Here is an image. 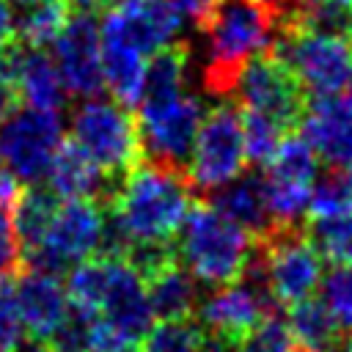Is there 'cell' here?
I'll list each match as a JSON object with an SVG mask.
<instances>
[{
  "instance_id": "1",
  "label": "cell",
  "mask_w": 352,
  "mask_h": 352,
  "mask_svg": "<svg viewBox=\"0 0 352 352\" xmlns=\"http://www.w3.org/2000/svg\"><path fill=\"white\" fill-rule=\"evenodd\" d=\"M190 206L192 187L182 168L151 160L135 162L124 176H118L104 206L99 253L126 256L132 248L173 245Z\"/></svg>"
},
{
  "instance_id": "2",
  "label": "cell",
  "mask_w": 352,
  "mask_h": 352,
  "mask_svg": "<svg viewBox=\"0 0 352 352\" xmlns=\"http://www.w3.org/2000/svg\"><path fill=\"white\" fill-rule=\"evenodd\" d=\"M66 272L69 275L63 286L69 294V305L96 314L135 344H140V338L157 322L148 302L146 278L126 256L96 253L69 267Z\"/></svg>"
},
{
  "instance_id": "3",
  "label": "cell",
  "mask_w": 352,
  "mask_h": 352,
  "mask_svg": "<svg viewBox=\"0 0 352 352\" xmlns=\"http://www.w3.org/2000/svg\"><path fill=\"white\" fill-rule=\"evenodd\" d=\"M256 248L258 239L212 204L190 206L173 245L182 267L209 289L242 278Z\"/></svg>"
},
{
  "instance_id": "4",
  "label": "cell",
  "mask_w": 352,
  "mask_h": 352,
  "mask_svg": "<svg viewBox=\"0 0 352 352\" xmlns=\"http://www.w3.org/2000/svg\"><path fill=\"white\" fill-rule=\"evenodd\" d=\"M204 88L228 96L236 72L258 52H267L278 33V16L250 0H223L206 28Z\"/></svg>"
},
{
  "instance_id": "5",
  "label": "cell",
  "mask_w": 352,
  "mask_h": 352,
  "mask_svg": "<svg viewBox=\"0 0 352 352\" xmlns=\"http://www.w3.org/2000/svg\"><path fill=\"white\" fill-rule=\"evenodd\" d=\"M69 140L113 179L124 176L143 157L138 121L129 107L99 94L80 99L69 113Z\"/></svg>"
},
{
  "instance_id": "6",
  "label": "cell",
  "mask_w": 352,
  "mask_h": 352,
  "mask_svg": "<svg viewBox=\"0 0 352 352\" xmlns=\"http://www.w3.org/2000/svg\"><path fill=\"white\" fill-rule=\"evenodd\" d=\"M242 143V110L231 102H217L204 110L192 148L184 162V176L192 190L212 192L245 170Z\"/></svg>"
},
{
  "instance_id": "7",
  "label": "cell",
  "mask_w": 352,
  "mask_h": 352,
  "mask_svg": "<svg viewBox=\"0 0 352 352\" xmlns=\"http://www.w3.org/2000/svg\"><path fill=\"white\" fill-rule=\"evenodd\" d=\"M253 267L275 305H294L311 297L322 280V256L297 226L264 234L256 248Z\"/></svg>"
},
{
  "instance_id": "8",
  "label": "cell",
  "mask_w": 352,
  "mask_h": 352,
  "mask_svg": "<svg viewBox=\"0 0 352 352\" xmlns=\"http://www.w3.org/2000/svg\"><path fill=\"white\" fill-rule=\"evenodd\" d=\"M66 126L58 110L16 104L0 118V165L25 187L41 184L47 168L66 140Z\"/></svg>"
},
{
  "instance_id": "9",
  "label": "cell",
  "mask_w": 352,
  "mask_h": 352,
  "mask_svg": "<svg viewBox=\"0 0 352 352\" xmlns=\"http://www.w3.org/2000/svg\"><path fill=\"white\" fill-rule=\"evenodd\" d=\"M104 206L96 201H58L41 239L25 253V264L47 272H66L69 267L102 250Z\"/></svg>"
},
{
  "instance_id": "10",
  "label": "cell",
  "mask_w": 352,
  "mask_h": 352,
  "mask_svg": "<svg viewBox=\"0 0 352 352\" xmlns=\"http://www.w3.org/2000/svg\"><path fill=\"white\" fill-rule=\"evenodd\" d=\"M311 96H336L352 69V41L333 33L278 25L270 47Z\"/></svg>"
},
{
  "instance_id": "11",
  "label": "cell",
  "mask_w": 352,
  "mask_h": 352,
  "mask_svg": "<svg viewBox=\"0 0 352 352\" xmlns=\"http://www.w3.org/2000/svg\"><path fill=\"white\" fill-rule=\"evenodd\" d=\"M261 184L275 228L297 226L308 214L311 187L319 176V157L302 135H286L261 165Z\"/></svg>"
},
{
  "instance_id": "12",
  "label": "cell",
  "mask_w": 352,
  "mask_h": 352,
  "mask_svg": "<svg viewBox=\"0 0 352 352\" xmlns=\"http://www.w3.org/2000/svg\"><path fill=\"white\" fill-rule=\"evenodd\" d=\"M228 94L242 102V110L267 116L286 129L300 121L308 102V94L302 91L300 80L272 50L253 55L236 72Z\"/></svg>"
},
{
  "instance_id": "13",
  "label": "cell",
  "mask_w": 352,
  "mask_h": 352,
  "mask_svg": "<svg viewBox=\"0 0 352 352\" xmlns=\"http://www.w3.org/2000/svg\"><path fill=\"white\" fill-rule=\"evenodd\" d=\"M184 19L170 0H116L99 22V41L140 58L182 38Z\"/></svg>"
},
{
  "instance_id": "14",
  "label": "cell",
  "mask_w": 352,
  "mask_h": 352,
  "mask_svg": "<svg viewBox=\"0 0 352 352\" xmlns=\"http://www.w3.org/2000/svg\"><path fill=\"white\" fill-rule=\"evenodd\" d=\"M195 308H198L201 330L212 333V338H220L226 344H236L261 319L272 316L275 300L270 297L258 270L250 261V267L242 278L214 286Z\"/></svg>"
},
{
  "instance_id": "15",
  "label": "cell",
  "mask_w": 352,
  "mask_h": 352,
  "mask_svg": "<svg viewBox=\"0 0 352 352\" xmlns=\"http://www.w3.org/2000/svg\"><path fill=\"white\" fill-rule=\"evenodd\" d=\"M204 118V104L192 91H184L168 102L138 104V135L140 151L151 162L182 168L192 148L198 124Z\"/></svg>"
},
{
  "instance_id": "16",
  "label": "cell",
  "mask_w": 352,
  "mask_h": 352,
  "mask_svg": "<svg viewBox=\"0 0 352 352\" xmlns=\"http://www.w3.org/2000/svg\"><path fill=\"white\" fill-rule=\"evenodd\" d=\"M52 60L66 88V96H96L104 88L102 80V44H99V22L94 14L74 11L66 25L55 36Z\"/></svg>"
},
{
  "instance_id": "17",
  "label": "cell",
  "mask_w": 352,
  "mask_h": 352,
  "mask_svg": "<svg viewBox=\"0 0 352 352\" xmlns=\"http://www.w3.org/2000/svg\"><path fill=\"white\" fill-rule=\"evenodd\" d=\"M11 280H14V300H16L25 333L47 341L69 314V294L63 280L55 272L36 270V267L19 270Z\"/></svg>"
},
{
  "instance_id": "18",
  "label": "cell",
  "mask_w": 352,
  "mask_h": 352,
  "mask_svg": "<svg viewBox=\"0 0 352 352\" xmlns=\"http://www.w3.org/2000/svg\"><path fill=\"white\" fill-rule=\"evenodd\" d=\"M297 124L319 162L352 170V107L338 96H314Z\"/></svg>"
},
{
  "instance_id": "19",
  "label": "cell",
  "mask_w": 352,
  "mask_h": 352,
  "mask_svg": "<svg viewBox=\"0 0 352 352\" xmlns=\"http://www.w3.org/2000/svg\"><path fill=\"white\" fill-rule=\"evenodd\" d=\"M116 182L118 179L107 176L72 140H63L58 146L41 184L60 201H96V204L107 206V201L116 190Z\"/></svg>"
},
{
  "instance_id": "20",
  "label": "cell",
  "mask_w": 352,
  "mask_h": 352,
  "mask_svg": "<svg viewBox=\"0 0 352 352\" xmlns=\"http://www.w3.org/2000/svg\"><path fill=\"white\" fill-rule=\"evenodd\" d=\"M11 80L16 88V99L30 107L58 110L66 104V88L55 69V60L41 47H28L22 41H11Z\"/></svg>"
},
{
  "instance_id": "21",
  "label": "cell",
  "mask_w": 352,
  "mask_h": 352,
  "mask_svg": "<svg viewBox=\"0 0 352 352\" xmlns=\"http://www.w3.org/2000/svg\"><path fill=\"white\" fill-rule=\"evenodd\" d=\"M209 204L217 206L236 226L250 231L256 239H261L264 234H270L275 228L272 217H270V209H267L261 173H239L228 184L212 190V201Z\"/></svg>"
},
{
  "instance_id": "22",
  "label": "cell",
  "mask_w": 352,
  "mask_h": 352,
  "mask_svg": "<svg viewBox=\"0 0 352 352\" xmlns=\"http://www.w3.org/2000/svg\"><path fill=\"white\" fill-rule=\"evenodd\" d=\"M146 292L154 319H184L195 314L198 280L179 264V258L146 275Z\"/></svg>"
},
{
  "instance_id": "23",
  "label": "cell",
  "mask_w": 352,
  "mask_h": 352,
  "mask_svg": "<svg viewBox=\"0 0 352 352\" xmlns=\"http://www.w3.org/2000/svg\"><path fill=\"white\" fill-rule=\"evenodd\" d=\"M286 327L300 352H333L344 338V333H341L338 322L333 319V314L327 311V305L322 300H316L314 294L289 305Z\"/></svg>"
},
{
  "instance_id": "24",
  "label": "cell",
  "mask_w": 352,
  "mask_h": 352,
  "mask_svg": "<svg viewBox=\"0 0 352 352\" xmlns=\"http://www.w3.org/2000/svg\"><path fill=\"white\" fill-rule=\"evenodd\" d=\"M58 201L60 198H55L44 184H28L22 190V195L14 201L11 220H14V228H16V236H19L25 253L41 239Z\"/></svg>"
},
{
  "instance_id": "25",
  "label": "cell",
  "mask_w": 352,
  "mask_h": 352,
  "mask_svg": "<svg viewBox=\"0 0 352 352\" xmlns=\"http://www.w3.org/2000/svg\"><path fill=\"white\" fill-rule=\"evenodd\" d=\"M72 8L66 0H47V3H36L28 8H19L16 16V41L28 44V47H41L47 50L55 36L60 33V28L66 25Z\"/></svg>"
},
{
  "instance_id": "26",
  "label": "cell",
  "mask_w": 352,
  "mask_h": 352,
  "mask_svg": "<svg viewBox=\"0 0 352 352\" xmlns=\"http://www.w3.org/2000/svg\"><path fill=\"white\" fill-rule=\"evenodd\" d=\"M204 341L201 324L192 322V316L184 319H157V324L148 327V333L140 338L135 352H195Z\"/></svg>"
},
{
  "instance_id": "27",
  "label": "cell",
  "mask_w": 352,
  "mask_h": 352,
  "mask_svg": "<svg viewBox=\"0 0 352 352\" xmlns=\"http://www.w3.org/2000/svg\"><path fill=\"white\" fill-rule=\"evenodd\" d=\"M311 217H333V214H352V170L333 168L324 176H316L308 201Z\"/></svg>"
},
{
  "instance_id": "28",
  "label": "cell",
  "mask_w": 352,
  "mask_h": 352,
  "mask_svg": "<svg viewBox=\"0 0 352 352\" xmlns=\"http://www.w3.org/2000/svg\"><path fill=\"white\" fill-rule=\"evenodd\" d=\"M308 239L330 264H352V214L311 217Z\"/></svg>"
},
{
  "instance_id": "29",
  "label": "cell",
  "mask_w": 352,
  "mask_h": 352,
  "mask_svg": "<svg viewBox=\"0 0 352 352\" xmlns=\"http://www.w3.org/2000/svg\"><path fill=\"white\" fill-rule=\"evenodd\" d=\"M289 135L286 126H280L278 121L267 118V116H258V113H250V110H242V143H245V157L256 165H264L278 143Z\"/></svg>"
},
{
  "instance_id": "30",
  "label": "cell",
  "mask_w": 352,
  "mask_h": 352,
  "mask_svg": "<svg viewBox=\"0 0 352 352\" xmlns=\"http://www.w3.org/2000/svg\"><path fill=\"white\" fill-rule=\"evenodd\" d=\"M322 302L338 322L341 333H352V264H333L319 280Z\"/></svg>"
},
{
  "instance_id": "31",
  "label": "cell",
  "mask_w": 352,
  "mask_h": 352,
  "mask_svg": "<svg viewBox=\"0 0 352 352\" xmlns=\"http://www.w3.org/2000/svg\"><path fill=\"white\" fill-rule=\"evenodd\" d=\"M236 352H300L286 322L267 316L245 338L236 341Z\"/></svg>"
},
{
  "instance_id": "32",
  "label": "cell",
  "mask_w": 352,
  "mask_h": 352,
  "mask_svg": "<svg viewBox=\"0 0 352 352\" xmlns=\"http://www.w3.org/2000/svg\"><path fill=\"white\" fill-rule=\"evenodd\" d=\"M25 267V250L16 236L11 209L0 206V280H11Z\"/></svg>"
},
{
  "instance_id": "33",
  "label": "cell",
  "mask_w": 352,
  "mask_h": 352,
  "mask_svg": "<svg viewBox=\"0 0 352 352\" xmlns=\"http://www.w3.org/2000/svg\"><path fill=\"white\" fill-rule=\"evenodd\" d=\"M22 336H25V327L14 300V283L0 280V352H11Z\"/></svg>"
},
{
  "instance_id": "34",
  "label": "cell",
  "mask_w": 352,
  "mask_h": 352,
  "mask_svg": "<svg viewBox=\"0 0 352 352\" xmlns=\"http://www.w3.org/2000/svg\"><path fill=\"white\" fill-rule=\"evenodd\" d=\"M176 6V11L182 14V19H187L195 30H204L206 22L212 19V14L217 11V6L223 0H170Z\"/></svg>"
},
{
  "instance_id": "35",
  "label": "cell",
  "mask_w": 352,
  "mask_h": 352,
  "mask_svg": "<svg viewBox=\"0 0 352 352\" xmlns=\"http://www.w3.org/2000/svg\"><path fill=\"white\" fill-rule=\"evenodd\" d=\"M22 190H25V184H22L11 170H6V168L0 165V206L11 209L14 201L22 195Z\"/></svg>"
},
{
  "instance_id": "36",
  "label": "cell",
  "mask_w": 352,
  "mask_h": 352,
  "mask_svg": "<svg viewBox=\"0 0 352 352\" xmlns=\"http://www.w3.org/2000/svg\"><path fill=\"white\" fill-rule=\"evenodd\" d=\"M16 38V14L8 0H0V47Z\"/></svg>"
},
{
  "instance_id": "37",
  "label": "cell",
  "mask_w": 352,
  "mask_h": 352,
  "mask_svg": "<svg viewBox=\"0 0 352 352\" xmlns=\"http://www.w3.org/2000/svg\"><path fill=\"white\" fill-rule=\"evenodd\" d=\"M66 3H69V8H74V11H82V14H99V11L110 8L116 0H66Z\"/></svg>"
},
{
  "instance_id": "38",
  "label": "cell",
  "mask_w": 352,
  "mask_h": 352,
  "mask_svg": "<svg viewBox=\"0 0 352 352\" xmlns=\"http://www.w3.org/2000/svg\"><path fill=\"white\" fill-rule=\"evenodd\" d=\"M250 3H256V6H261V8H267V11H272L275 16H280V14L292 6V0H250Z\"/></svg>"
},
{
  "instance_id": "39",
  "label": "cell",
  "mask_w": 352,
  "mask_h": 352,
  "mask_svg": "<svg viewBox=\"0 0 352 352\" xmlns=\"http://www.w3.org/2000/svg\"><path fill=\"white\" fill-rule=\"evenodd\" d=\"M195 352H234L231 349V344H226V341H220V338H212V341H201V346L195 349Z\"/></svg>"
},
{
  "instance_id": "40",
  "label": "cell",
  "mask_w": 352,
  "mask_h": 352,
  "mask_svg": "<svg viewBox=\"0 0 352 352\" xmlns=\"http://www.w3.org/2000/svg\"><path fill=\"white\" fill-rule=\"evenodd\" d=\"M346 107H352V69H349V74H346V80L341 82V88H338V94H336Z\"/></svg>"
},
{
  "instance_id": "41",
  "label": "cell",
  "mask_w": 352,
  "mask_h": 352,
  "mask_svg": "<svg viewBox=\"0 0 352 352\" xmlns=\"http://www.w3.org/2000/svg\"><path fill=\"white\" fill-rule=\"evenodd\" d=\"M14 8H28V6H36V3H47V0H8Z\"/></svg>"
},
{
  "instance_id": "42",
  "label": "cell",
  "mask_w": 352,
  "mask_h": 352,
  "mask_svg": "<svg viewBox=\"0 0 352 352\" xmlns=\"http://www.w3.org/2000/svg\"><path fill=\"white\" fill-rule=\"evenodd\" d=\"M333 352H352V338H349V341H341V344H338Z\"/></svg>"
}]
</instances>
